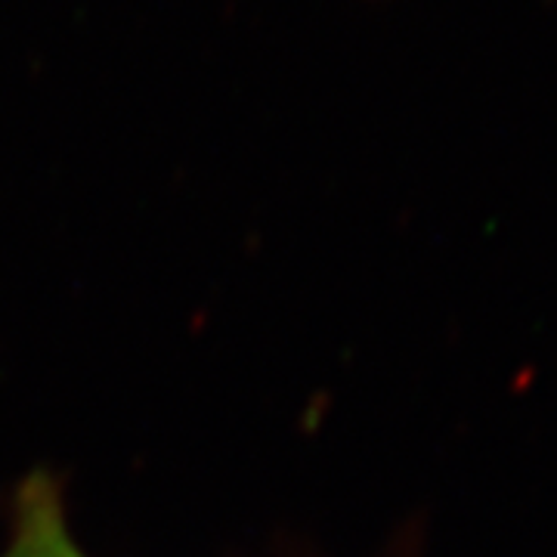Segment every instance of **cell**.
I'll return each mask as SVG.
<instances>
[{
  "instance_id": "obj_1",
  "label": "cell",
  "mask_w": 557,
  "mask_h": 557,
  "mask_svg": "<svg viewBox=\"0 0 557 557\" xmlns=\"http://www.w3.org/2000/svg\"><path fill=\"white\" fill-rule=\"evenodd\" d=\"M0 557H87L69 533L57 480L32 474L22 483L13 533Z\"/></svg>"
}]
</instances>
